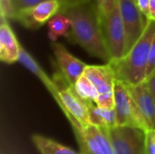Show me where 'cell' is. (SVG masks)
Returning <instances> with one entry per match:
<instances>
[{"label": "cell", "instance_id": "25", "mask_svg": "<svg viewBox=\"0 0 155 154\" xmlns=\"http://www.w3.org/2000/svg\"><path fill=\"white\" fill-rule=\"evenodd\" d=\"M153 72H155V35L152 42L150 54H149V60L147 65V72H146V78L150 76Z\"/></svg>", "mask_w": 155, "mask_h": 154}, {"label": "cell", "instance_id": "3", "mask_svg": "<svg viewBox=\"0 0 155 154\" xmlns=\"http://www.w3.org/2000/svg\"><path fill=\"white\" fill-rule=\"evenodd\" d=\"M53 80L56 85L58 95L54 99L68 120L76 119L84 127L89 125L88 103L76 93L74 86L70 84L61 72L54 74Z\"/></svg>", "mask_w": 155, "mask_h": 154}, {"label": "cell", "instance_id": "23", "mask_svg": "<svg viewBox=\"0 0 155 154\" xmlns=\"http://www.w3.org/2000/svg\"><path fill=\"white\" fill-rule=\"evenodd\" d=\"M145 154H155V130L145 132Z\"/></svg>", "mask_w": 155, "mask_h": 154}, {"label": "cell", "instance_id": "1", "mask_svg": "<svg viewBox=\"0 0 155 154\" xmlns=\"http://www.w3.org/2000/svg\"><path fill=\"white\" fill-rule=\"evenodd\" d=\"M60 12L66 15L72 22L67 39L80 45L92 56L109 63L111 57L103 39L94 0L65 7Z\"/></svg>", "mask_w": 155, "mask_h": 154}, {"label": "cell", "instance_id": "7", "mask_svg": "<svg viewBox=\"0 0 155 154\" xmlns=\"http://www.w3.org/2000/svg\"><path fill=\"white\" fill-rule=\"evenodd\" d=\"M121 15L125 33V54L142 37L148 18L137 7L134 0H119Z\"/></svg>", "mask_w": 155, "mask_h": 154}, {"label": "cell", "instance_id": "27", "mask_svg": "<svg viewBox=\"0 0 155 154\" xmlns=\"http://www.w3.org/2000/svg\"><path fill=\"white\" fill-rule=\"evenodd\" d=\"M146 87L148 88L150 93L153 95L155 100V72H153L150 76H148L144 81Z\"/></svg>", "mask_w": 155, "mask_h": 154}, {"label": "cell", "instance_id": "11", "mask_svg": "<svg viewBox=\"0 0 155 154\" xmlns=\"http://www.w3.org/2000/svg\"><path fill=\"white\" fill-rule=\"evenodd\" d=\"M94 84L99 95L114 93L116 81L114 72L109 63L103 65H88L84 73Z\"/></svg>", "mask_w": 155, "mask_h": 154}, {"label": "cell", "instance_id": "10", "mask_svg": "<svg viewBox=\"0 0 155 154\" xmlns=\"http://www.w3.org/2000/svg\"><path fill=\"white\" fill-rule=\"evenodd\" d=\"M138 105L149 130H155V100L144 82L138 84H125Z\"/></svg>", "mask_w": 155, "mask_h": 154}, {"label": "cell", "instance_id": "17", "mask_svg": "<svg viewBox=\"0 0 155 154\" xmlns=\"http://www.w3.org/2000/svg\"><path fill=\"white\" fill-rule=\"evenodd\" d=\"M32 141L41 154H81L50 138L39 134H34Z\"/></svg>", "mask_w": 155, "mask_h": 154}, {"label": "cell", "instance_id": "2", "mask_svg": "<svg viewBox=\"0 0 155 154\" xmlns=\"http://www.w3.org/2000/svg\"><path fill=\"white\" fill-rule=\"evenodd\" d=\"M155 35V21L148 19L142 37L122 58L112 60L111 64L117 81L125 84H138L145 81L149 54Z\"/></svg>", "mask_w": 155, "mask_h": 154}, {"label": "cell", "instance_id": "19", "mask_svg": "<svg viewBox=\"0 0 155 154\" xmlns=\"http://www.w3.org/2000/svg\"><path fill=\"white\" fill-rule=\"evenodd\" d=\"M86 128L94 136V138L97 140L100 146L102 147V150H103L104 153L116 154L104 128H100V127H97V126L93 125V124L87 125Z\"/></svg>", "mask_w": 155, "mask_h": 154}, {"label": "cell", "instance_id": "15", "mask_svg": "<svg viewBox=\"0 0 155 154\" xmlns=\"http://www.w3.org/2000/svg\"><path fill=\"white\" fill-rule=\"evenodd\" d=\"M89 123L100 128H114L116 126V113L114 109L97 106L94 103H88Z\"/></svg>", "mask_w": 155, "mask_h": 154}, {"label": "cell", "instance_id": "28", "mask_svg": "<svg viewBox=\"0 0 155 154\" xmlns=\"http://www.w3.org/2000/svg\"><path fill=\"white\" fill-rule=\"evenodd\" d=\"M149 19L155 21V0H150V15Z\"/></svg>", "mask_w": 155, "mask_h": 154}, {"label": "cell", "instance_id": "6", "mask_svg": "<svg viewBox=\"0 0 155 154\" xmlns=\"http://www.w3.org/2000/svg\"><path fill=\"white\" fill-rule=\"evenodd\" d=\"M104 129L116 154H145V131L130 126Z\"/></svg>", "mask_w": 155, "mask_h": 154}, {"label": "cell", "instance_id": "20", "mask_svg": "<svg viewBox=\"0 0 155 154\" xmlns=\"http://www.w3.org/2000/svg\"><path fill=\"white\" fill-rule=\"evenodd\" d=\"M45 1H48V0H11L14 14L20 10L35 6V5H36L42 2H45ZM58 1H60L63 5L62 10L65 7H68V6H71V5H76V4L84 3L81 0H58Z\"/></svg>", "mask_w": 155, "mask_h": 154}, {"label": "cell", "instance_id": "29", "mask_svg": "<svg viewBox=\"0 0 155 154\" xmlns=\"http://www.w3.org/2000/svg\"><path fill=\"white\" fill-rule=\"evenodd\" d=\"M82 2H89V1H92V0H81Z\"/></svg>", "mask_w": 155, "mask_h": 154}, {"label": "cell", "instance_id": "22", "mask_svg": "<svg viewBox=\"0 0 155 154\" xmlns=\"http://www.w3.org/2000/svg\"><path fill=\"white\" fill-rule=\"evenodd\" d=\"M95 104L103 108L114 109V93L99 95L95 101Z\"/></svg>", "mask_w": 155, "mask_h": 154}, {"label": "cell", "instance_id": "5", "mask_svg": "<svg viewBox=\"0 0 155 154\" xmlns=\"http://www.w3.org/2000/svg\"><path fill=\"white\" fill-rule=\"evenodd\" d=\"M114 110L116 126H130L149 131L146 122L125 84L115 81L114 84Z\"/></svg>", "mask_w": 155, "mask_h": 154}, {"label": "cell", "instance_id": "24", "mask_svg": "<svg viewBox=\"0 0 155 154\" xmlns=\"http://www.w3.org/2000/svg\"><path fill=\"white\" fill-rule=\"evenodd\" d=\"M0 11L1 16H4L6 19H12L14 11L11 0H0Z\"/></svg>", "mask_w": 155, "mask_h": 154}, {"label": "cell", "instance_id": "16", "mask_svg": "<svg viewBox=\"0 0 155 154\" xmlns=\"http://www.w3.org/2000/svg\"><path fill=\"white\" fill-rule=\"evenodd\" d=\"M46 25L48 29V38L51 42H56L60 36L67 37L72 27L71 19L62 12L54 15Z\"/></svg>", "mask_w": 155, "mask_h": 154}, {"label": "cell", "instance_id": "8", "mask_svg": "<svg viewBox=\"0 0 155 154\" xmlns=\"http://www.w3.org/2000/svg\"><path fill=\"white\" fill-rule=\"evenodd\" d=\"M63 5L58 0H48L35 6L20 10L14 14L12 19L19 22L28 29H37L62 10Z\"/></svg>", "mask_w": 155, "mask_h": 154}, {"label": "cell", "instance_id": "4", "mask_svg": "<svg viewBox=\"0 0 155 154\" xmlns=\"http://www.w3.org/2000/svg\"><path fill=\"white\" fill-rule=\"evenodd\" d=\"M103 39L112 60L125 54V33L119 3L109 13L98 15Z\"/></svg>", "mask_w": 155, "mask_h": 154}, {"label": "cell", "instance_id": "13", "mask_svg": "<svg viewBox=\"0 0 155 154\" xmlns=\"http://www.w3.org/2000/svg\"><path fill=\"white\" fill-rule=\"evenodd\" d=\"M71 125L80 147V153L104 154L97 140L86 127H84L78 121L73 122Z\"/></svg>", "mask_w": 155, "mask_h": 154}, {"label": "cell", "instance_id": "21", "mask_svg": "<svg viewBox=\"0 0 155 154\" xmlns=\"http://www.w3.org/2000/svg\"><path fill=\"white\" fill-rule=\"evenodd\" d=\"M98 15H104L109 13L119 3V0H94Z\"/></svg>", "mask_w": 155, "mask_h": 154}, {"label": "cell", "instance_id": "14", "mask_svg": "<svg viewBox=\"0 0 155 154\" xmlns=\"http://www.w3.org/2000/svg\"><path fill=\"white\" fill-rule=\"evenodd\" d=\"M18 62L21 63L27 70H29L31 73H33L36 77H38L42 83L45 85L47 90L50 92V93L53 95V97L55 99L58 95L56 85L53 79H51L45 72L41 68V66L38 64V63L33 58V56L26 52V50L23 47H21L20 55Z\"/></svg>", "mask_w": 155, "mask_h": 154}, {"label": "cell", "instance_id": "18", "mask_svg": "<svg viewBox=\"0 0 155 154\" xmlns=\"http://www.w3.org/2000/svg\"><path fill=\"white\" fill-rule=\"evenodd\" d=\"M78 95L87 102H92L95 103L99 93L92 81L84 74L74 85Z\"/></svg>", "mask_w": 155, "mask_h": 154}, {"label": "cell", "instance_id": "26", "mask_svg": "<svg viewBox=\"0 0 155 154\" xmlns=\"http://www.w3.org/2000/svg\"><path fill=\"white\" fill-rule=\"evenodd\" d=\"M140 11L149 19L150 15V0H134Z\"/></svg>", "mask_w": 155, "mask_h": 154}, {"label": "cell", "instance_id": "12", "mask_svg": "<svg viewBox=\"0 0 155 154\" xmlns=\"http://www.w3.org/2000/svg\"><path fill=\"white\" fill-rule=\"evenodd\" d=\"M21 45L17 41L7 19L1 16L0 25V60L5 64L18 62Z\"/></svg>", "mask_w": 155, "mask_h": 154}, {"label": "cell", "instance_id": "9", "mask_svg": "<svg viewBox=\"0 0 155 154\" xmlns=\"http://www.w3.org/2000/svg\"><path fill=\"white\" fill-rule=\"evenodd\" d=\"M51 47L60 72L70 84L74 85L76 81L84 74L87 64L73 55L60 43L52 42Z\"/></svg>", "mask_w": 155, "mask_h": 154}]
</instances>
